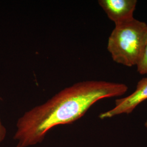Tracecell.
<instances>
[{"label":"cell","mask_w":147,"mask_h":147,"mask_svg":"<svg viewBox=\"0 0 147 147\" xmlns=\"http://www.w3.org/2000/svg\"><path fill=\"white\" fill-rule=\"evenodd\" d=\"M98 3L115 25L135 18L134 14L137 3L136 0H99Z\"/></svg>","instance_id":"cell-4"},{"label":"cell","mask_w":147,"mask_h":147,"mask_svg":"<svg viewBox=\"0 0 147 147\" xmlns=\"http://www.w3.org/2000/svg\"><path fill=\"white\" fill-rule=\"evenodd\" d=\"M147 41V24L134 18L115 25L107 49L114 62L131 67L140 62Z\"/></svg>","instance_id":"cell-2"},{"label":"cell","mask_w":147,"mask_h":147,"mask_svg":"<svg viewBox=\"0 0 147 147\" xmlns=\"http://www.w3.org/2000/svg\"><path fill=\"white\" fill-rule=\"evenodd\" d=\"M147 100V77L141 79L137 83L135 90L124 98L117 99L115 105L110 110L101 113V119L111 118L121 115L131 113L137 106Z\"/></svg>","instance_id":"cell-3"},{"label":"cell","mask_w":147,"mask_h":147,"mask_svg":"<svg viewBox=\"0 0 147 147\" xmlns=\"http://www.w3.org/2000/svg\"><path fill=\"white\" fill-rule=\"evenodd\" d=\"M137 71L141 75L147 74V41L140 62L136 65Z\"/></svg>","instance_id":"cell-5"},{"label":"cell","mask_w":147,"mask_h":147,"mask_svg":"<svg viewBox=\"0 0 147 147\" xmlns=\"http://www.w3.org/2000/svg\"><path fill=\"white\" fill-rule=\"evenodd\" d=\"M127 85L102 80L79 82L61 90L41 105L26 112L18 119L14 139L16 147H28L42 142L53 127L73 123L99 100L119 97Z\"/></svg>","instance_id":"cell-1"},{"label":"cell","mask_w":147,"mask_h":147,"mask_svg":"<svg viewBox=\"0 0 147 147\" xmlns=\"http://www.w3.org/2000/svg\"><path fill=\"white\" fill-rule=\"evenodd\" d=\"M6 132L7 131L5 127L3 125L1 121L0 120V143L2 142L5 138Z\"/></svg>","instance_id":"cell-6"},{"label":"cell","mask_w":147,"mask_h":147,"mask_svg":"<svg viewBox=\"0 0 147 147\" xmlns=\"http://www.w3.org/2000/svg\"><path fill=\"white\" fill-rule=\"evenodd\" d=\"M144 126L146 127V128L147 129V119L146 121V122H145V123H144Z\"/></svg>","instance_id":"cell-7"}]
</instances>
